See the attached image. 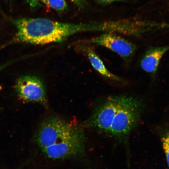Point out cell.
<instances>
[{"label": "cell", "mask_w": 169, "mask_h": 169, "mask_svg": "<svg viewBox=\"0 0 169 169\" xmlns=\"http://www.w3.org/2000/svg\"><path fill=\"white\" fill-rule=\"evenodd\" d=\"M48 6L59 12L64 11L68 5L64 0H38Z\"/></svg>", "instance_id": "8fae6325"}, {"label": "cell", "mask_w": 169, "mask_h": 169, "mask_svg": "<svg viewBox=\"0 0 169 169\" xmlns=\"http://www.w3.org/2000/svg\"><path fill=\"white\" fill-rule=\"evenodd\" d=\"M156 131L161 141L169 168V126L163 124L158 126Z\"/></svg>", "instance_id": "30bf717a"}, {"label": "cell", "mask_w": 169, "mask_h": 169, "mask_svg": "<svg viewBox=\"0 0 169 169\" xmlns=\"http://www.w3.org/2000/svg\"><path fill=\"white\" fill-rule=\"evenodd\" d=\"M98 31H115L130 35L140 34L141 31V26L140 22L125 21H113L98 23Z\"/></svg>", "instance_id": "ba28073f"}, {"label": "cell", "mask_w": 169, "mask_h": 169, "mask_svg": "<svg viewBox=\"0 0 169 169\" xmlns=\"http://www.w3.org/2000/svg\"><path fill=\"white\" fill-rule=\"evenodd\" d=\"M18 60H18H14V61L9 62H7V63L4 64L3 65H2V66H0V71L1 70H2V69H3L4 68L6 67H7V66H8V65H9V64H10L13 63L15 61Z\"/></svg>", "instance_id": "9a60e30c"}, {"label": "cell", "mask_w": 169, "mask_h": 169, "mask_svg": "<svg viewBox=\"0 0 169 169\" xmlns=\"http://www.w3.org/2000/svg\"><path fill=\"white\" fill-rule=\"evenodd\" d=\"M121 98L120 95L109 97L104 100L96 107L91 116L84 122L83 126L108 135Z\"/></svg>", "instance_id": "277c9868"}, {"label": "cell", "mask_w": 169, "mask_h": 169, "mask_svg": "<svg viewBox=\"0 0 169 169\" xmlns=\"http://www.w3.org/2000/svg\"><path fill=\"white\" fill-rule=\"evenodd\" d=\"M72 3L80 8H83L86 4V0H70Z\"/></svg>", "instance_id": "7c38bea8"}, {"label": "cell", "mask_w": 169, "mask_h": 169, "mask_svg": "<svg viewBox=\"0 0 169 169\" xmlns=\"http://www.w3.org/2000/svg\"><path fill=\"white\" fill-rule=\"evenodd\" d=\"M82 49L87 55L93 68L103 77L115 83L123 84L126 83V81L123 79L108 70L100 59L90 47L83 46Z\"/></svg>", "instance_id": "9c48e42d"}, {"label": "cell", "mask_w": 169, "mask_h": 169, "mask_svg": "<svg viewBox=\"0 0 169 169\" xmlns=\"http://www.w3.org/2000/svg\"><path fill=\"white\" fill-rule=\"evenodd\" d=\"M15 89L18 96L23 100L43 104L46 103L44 85L37 76L25 75L19 77L16 82Z\"/></svg>", "instance_id": "5b68a950"}, {"label": "cell", "mask_w": 169, "mask_h": 169, "mask_svg": "<svg viewBox=\"0 0 169 169\" xmlns=\"http://www.w3.org/2000/svg\"><path fill=\"white\" fill-rule=\"evenodd\" d=\"M97 2L102 3H107L115 1H122L124 0H95Z\"/></svg>", "instance_id": "5bb4252c"}, {"label": "cell", "mask_w": 169, "mask_h": 169, "mask_svg": "<svg viewBox=\"0 0 169 169\" xmlns=\"http://www.w3.org/2000/svg\"><path fill=\"white\" fill-rule=\"evenodd\" d=\"M5 1L8 3L9 4V5H11L13 0H5Z\"/></svg>", "instance_id": "2e32d148"}, {"label": "cell", "mask_w": 169, "mask_h": 169, "mask_svg": "<svg viewBox=\"0 0 169 169\" xmlns=\"http://www.w3.org/2000/svg\"><path fill=\"white\" fill-rule=\"evenodd\" d=\"M30 6L32 8L37 6L39 3L38 0H27Z\"/></svg>", "instance_id": "4fadbf2b"}, {"label": "cell", "mask_w": 169, "mask_h": 169, "mask_svg": "<svg viewBox=\"0 0 169 169\" xmlns=\"http://www.w3.org/2000/svg\"><path fill=\"white\" fill-rule=\"evenodd\" d=\"M90 42L105 47L119 55L127 64L134 55L136 47L123 38L111 33L103 34L90 40Z\"/></svg>", "instance_id": "8992f818"}, {"label": "cell", "mask_w": 169, "mask_h": 169, "mask_svg": "<svg viewBox=\"0 0 169 169\" xmlns=\"http://www.w3.org/2000/svg\"><path fill=\"white\" fill-rule=\"evenodd\" d=\"M17 32L12 43L44 44L62 42L79 32L90 31V23L75 24L46 18H9Z\"/></svg>", "instance_id": "7a4b0ae2"}, {"label": "cell", "mask_w": 169, "mask_h": 169, "mask_svg": "<svg viewBox=\"0 0 169 169\" xmlns=\"http://www.w3.org/2000/svg\"><path fill=\"white\" fill-rule=\"evenodd\" d=\"M145 102L140 98L121 95V101L108 135L126 147L128 154L129 137L140 121Z\"/></svg>", "instance_id": "3957f363"}, {"label": "cell", "mask_w": 169, "mask_h": 169, "mask_svg": "<svg viewBox=\"0 0 169 169\" xmlns=\"http://www.w3.org/2000/svg\"><path fill=\"white\" fill-rule=\"evenodd\" d=\"M36 139L42 151L50 158L75 157L85 152L86 138L83 129L57 117L43 121Z\"/></svg>", "instance_id": "6da1fadb"}, {"label": "cell", "mask_w": 169, "mask_h": 169, "mask_svg": "<svg viewBox=\"0 0 169 169\" xmlns=\"http://www.w3.org/2000/svg\"><path fill=\"white\" fill-rule=\"evenodd\" d=\"M169 50V45L150 47L145 52L140 61L141 68L150 74L154 79L156 76L159 62L165 53Z\"/></svg>", "instance_id": "52a82bcc"}]
</instances>
